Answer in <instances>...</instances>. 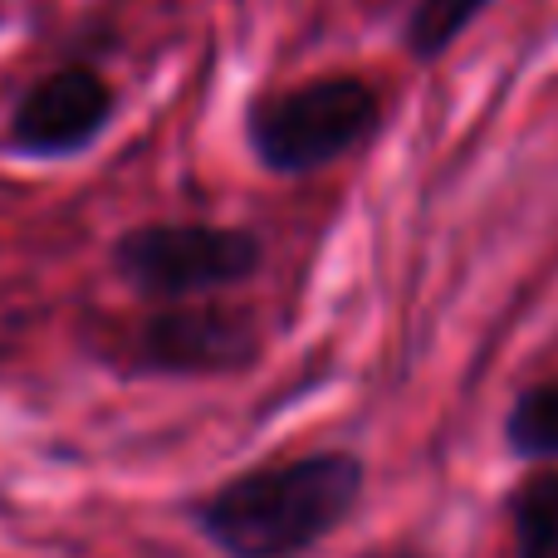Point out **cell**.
<instances>
[{"label": "cell", "instance_id": "cell-5", "mask_svg": "<svg viewBox=\"0 0 558 558\" xmlns=\"http://www.w3.org/2000/svg\"><path fill=\"white\" fill-rule=\"evenodd\" d=\"M260 353L251 314L221 299L196 304H157L133 333L137 373L162 377H206V373H241Z\"/></svg>", "mask_w": 558, "mask_h": 558}, {"label": "cell", "instance_id": "cell-1", "mask_svg": "<svg viewBox=\"0 0 558 558\" xmlns=\"http://www.w3.org/2000/svg\"><path fill=\"white\" fill-rule=\"evenodd\" d=\"M363 495V461L314 451L235 475L196 505V530L226 558H294L348 520Z\"/></svg>", "mask_w": 558, "mask_h": 558}, {"label": "cell", "instance_id": "cell-6", "mask_svg": "<svg viewBox=\"0 0 558 558\" xmlns=\"http://www.w3.org/2000/svg\"><path fill=\"white\" fill-rule=\"evenodd\" d=\"M500 0H407V15L397 25V45L416 64H436L461 45V35Z\"/></svg>", "mask_w": 558, "mask_h": 558}, {"label": "cell", "instance_id": "cell-8", "mask_svg": "<svg viewBox=\"0 0 558 558\" xmlns=\"http://www.w3.org/2000/svg\"><path fill=\"white\" fill-rule=\"evenodd\" d=\"M514 554L558 558V471H539L514 490Z\"/></svg>", "mask_w": 558, "mask_h": 558}, {"label": "cell", "instance_id": "cell-4", "mask_svg": "<svg viewBox=\"0 0 558 558\" xmlns=\"http://www.w3.org/2000/svg\"><path fill=\"white\" fill-rule=\"evenodd\" d=\"M118 118V88L98 74L94 64H59L39 74L10 108L5 143L20 157L59 162L78 157L113 128Z\"/></svg>", "mask_w": 558, "mask_h": 558}, {"label": "cell", "instance_id": "cell-7", "mask_svg": "<svg viewBox=\"0 0 558 558\" xmlns=\"http://www.w3.org/2000/svg\"><path fill=\"white\" fill-rule=\"evenodd\" d=\"M505 441L524 461H558V383H534L514 397Z\"/></svg>", "mask_w": 558, "mask_h": 558}, {"label": "cell", "instance_id": "cell-2", "mask_svg": "<svg viewBox=\"0 0 558 558\" xmlns=\"http://www.w3.org/2000/svg\"><path fill=\"white\" fill-rule=\"evenodd\" d=\"M383 128V94L363 74H318L245 108V153L270 177H314Z\"/></svg>", "mask_w": 558, "mask_h": 558}, {"label": "cell", "instance_id": "cell-3", "mask_svg": "<svg viewBox=\"0 0 558 558\" xmlns=\"http://www.w3.org/2000/svg\"><path fill=\"white\" fill-rule=\"evenodd\" d=\"M265 241L251 226L143 221L113 241V270L147 304H196L255 279Z\"/></svg>", "mask_w": 558, "mask_h": 558}]
</instances>
